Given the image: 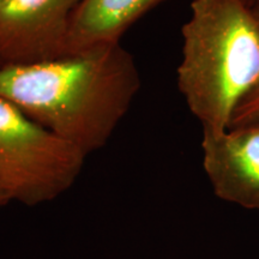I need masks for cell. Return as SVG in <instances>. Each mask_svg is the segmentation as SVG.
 Wrapping results in <instances>:
<instances>
[{
    "label": "cell",
    "instance_id": "6da1fadb",
    "mask_svg": "<svg viewBox=\"0 0 259 259\" xmlns=\"http://www.w3.org/2000/svg\"><path fill=\"white\" fill-rule=\"evenodd\" d=\"M141 85L135 58L120 44L0 67V97L85 155L105 147Z\"/></svg>",
    "mask_w": 259,
    "mask_h": 259
},
{
    "label": "cell",
    "instance_id": "7a4b0ae2",
    "mask_svg": "<svg viewBox=\"0 0 259 259\" xmlns=\"http://www.w3.org/2000/svg\"><path fill=\"white\" fill-rule=\"evenodd\" d=\"M178 87L203 130L229 127L259 84V24L242 0H193L184 24Z\"/></svg>",
    "mask_w": 259,
    "mask_h": 259
},
{
    "label": "cell",
    "instance_id": "3957f363",
    "mask_svg": "<svg viewBox=\"0 0 259 259\" xmlns=\"http://www.w3.org/2000/svg\"><path fill=\"white\" fill-rule=\"evenodd\" d=\"M87 155L0 97V184L11 199L37 204L69 190Z\"/></svg>",
    "mask_w": 259,
    "mask_h": 259
},
{
    "label": "cell",
    "instance_id": "277c9868",
    "mask_svg": "<svg viewBox=\"0 0 259 259\" xmlns=\"http://www.w3.org/2000/svg\"><path fill=\"white\" fill-rule=\"evenodd\" d=\"M83 0H0V64L23 66L66 56L72 17Z\"/></svg>",
    "mask_w": 259,
    "mask_h": 259
},
{
    "label": "cell",
    "instance_id": "5b68a950",
    "mask_svg": "<svg viewBox=\"0 0 259 259\" xmlns=\"http://www.w3.org/2000/svg\"><path fill=\"white\" fill-rule=\"evenodd\" d=\"M203 167L216 196L259 210V125L203 130Z\"/></svg>",
    "mask_w": 259,
    "mask_h": 259
},
{
    "label": "cell",
    "instance_id": "8992f818",
    "mask_svg": "<svg viewBox=\"0 0 259 259\" xmlns=\"http://www.w3.org/2000/svg\"><path fill=\"white\" fill-rule=\"evenodd\" d=\"M164 2L167 0H83L71 22L66 56L120 44L138 19Z\"/></svg>",
    "mask_w": 259,
    "mask_h": 259
},
{
    "label": "cell",
    "instance_id": "52a82bcc",
    "mask_svg": "<svg viewBox=\"0 0 259 259\" xmlns=\"http://www.w3.org/2000/svg\"><path fill=\"white\" fill-rule=\"evenodd\" d=\"M247 125H259V84L236 107L228 128Z\"/></svg>",
    "mask_w": 259,
    "mask_h": 259
},
{
    "label": "cell",
    "instance_id": "ba28073f",
    "mask_svg": "<svg viewBox=\"0 0 259 259\" xmlns=\"http://www.w3.org/2000/svg\"><path fill=\"white\" fill-rule=\"evenodd\" d=\"M10 200H11V197H10L8 191L4 189V186L0 184V206L5 205V204L9 203Z\"/></svg>",
    "mask_w": 259,
    "mask_h": 259
},
{
    "label": "cell",
    "instance_id": "9c48e42d",
    "mask_svg": "<svg viewBox=\"0 0 259 259\" xmlns=\"http://www.w3.org/2000/svg\"><path fill=\"white\" fill-rule=\"evenodd\" d=\"M242 2H244L248 8H253V6L259 4V0H242Z\"/></svg>",
    "mask_w": 259,
    "mask_h": 259
},
{
    "label": "cell",
    "instance_id": "30bf717a",
    "mask_svg": "<svg viewBox=\"0 0 259 259\" xmlns=\"http://www.w3.org/2000/svg\"><path fill=\"white\" fill-rule=\"evenodd\" d=\"M252 11H253V14L255 16V19H257V22L259 24V4L253 6V8H252Z\"/></svg>",
    "mask_w": 259,
    "mask_h": 259
},
{
    "label": "cell",
    "instance_id": "8fae6325",
    "mask_svg": "<svg viewBox=\"0 0 259 259\" xmlns=\"http://www.w3.org/2000/svg\"><path fill=\"white\" fill-rule=\"evenodd\" d=\"M0 67H2V64H0Z\"/></svg>",
    "mask_w": 259,
    "mask_h": 259
}]
</instances>
